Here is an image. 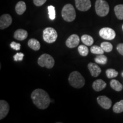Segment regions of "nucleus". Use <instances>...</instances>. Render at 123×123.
Returning <instances> with one entry per match:
<instances>
[{"label":"nucleus","instance_id":"nucleus-1","mask_svg":"<svg viewBox=\"0 0 123 123\" xmlns=\"http://www.w3.org/2000/svg\"><path fill=\"white\" fill-rule=\"evenodd\" d=\"M31 98L33 103L41 110H45L48 108L51 102L48 93L42 89L37 88L33 91Z\"/></svg>","mask_w":123,"mask_h":123},{"label":"nucleus","instance_id":"nucleus-2","mask_svg":"<svg viewBox=\"0 0 123 123\" xmlns=\"http://www.w3.org/2000/svg\"><path fill=\"white\" fill-rule=\"evenodd\" d=\"M69 83L75 88H82L85 84V79L78 71H73L70 74L68 78Z\"/></svg>","mask_w":123,"mask_h":123},{"label":"nucleus","instance_id":"nucleus-3","mask_svg":"<svg viewBox=\"0 0 123 123\" xmlns=\"http://www.w3.org/2000/svg\"><path fill=\"white\" fill-rule=\"evenodd\" d=\"M62 16L66 22H73L76 18V12L74 7L71 4H66L62 10Z\"/></svg>","mask_w":123,"mask_h":123},{"label":"nucleus","instance_id":"nucleus-4","mask_svg":"<svg viewBox=\"0 0 123 123\" xmlns=\"http://www.w3.org/2000/svg\"><path fill=\"white\" fill-rule=\"evenodd\" d=\"M96 13L100 17H105L110 12V6L104 0H96L95 2Z\"/></svg>","mask_w":123,"mask_h":123},{"label":"nucleus","instance_id":"nucleus-5","mask_svg":"<svg viewBox=\"0 0 123 123\" xmlns=\"http://www.w3.org/2000/svg\"><path fill=\"white\" fill-rule=\"evenodd\" d=\"M38 64L41 67H45L47 68H51L54 66V59L47 54H43L39 56L38 59Z\"/></svg>","mask_w":123,"mask_h":123},{"label":"nucleus","instance_id":"nucleus-6","mask_svg":"<svg viewBox=\"0 0 123 123\" xmlns=\"http://www.w3.org/2000/svg\"><path fill=\"white\" fill-rule=\"evenodd\" d=\"M58 38V33L53 27H47L43 31V38L46 42L53 43Z\"/></svg>","mask_w":123,"mask_h":123},{"label":"nucleus","instance_id":"nucleus-7","mask_svg":"<svg viewBox=\"0 0 123 123\" xmlns=\"http://www.w3.org/2000/svg\"><path fill=\"white\" fill-rule=\"evenodd\" d=\"M99 35L106 40H112L116 37V33L113 29L110 27H103L99 31Z\"/></svg>","mask_w":123,"mask_h":123},{"label":"nucleus","instance_id":"nucleus-8","mask_svg":"<svg viewBox=\"0 0 123 123\" xmlns=\"http://www.w3.org/2000/svg\"><path fill=\"white\" fill-rule=\"evenodd\" d=\"M76 8L80 11L86 12L91 7L90 0H75Z\"/></svg>","mask_w":123,"mask_h":123},{"label":"nucleus","instance_id":"nucleus-9","mask_svg":"<svg viewBox=\"0 0 123 123\" xmlns=\"http://www.w3.org/2000/svg\"><path fill=\"white\" fill-rule=\"evenodd\" d=\"M97 101L103 108L105 110H108L112 106V103L111 100L105 96H100L98 97Z\"/></svg>","mask_w":123,"mask_h":123},{"label":"nucleus","instance_id":"nucleus-10","mask_svg":"<svg viewBox=\"0 0 123 123\" xmlns=\"http://www.w3.org/2000/svg\"><path fill=\"white\" fill-rule=\"evenodd\" d=\"M12 23V18L8 14H5L0 18V29L1 30L8 27Z\"/></svg>","mask_w":123,"mask_h":123},{"label":"nucleus","instance_id":"nucleus-11","mask_svg":"<svg viewBox=\"0 0 123 123\" xmlns=\"http://www.w3.org/2000/svg\"><path fill=\"white\" fill-rule=\"evenodd\" d=\"M80 42L79 37L76 34H73L70 35L66 40V44L68 48H75L77 47Z\"/></svg>","mask_w":123,"mask_h":123},{"label":"nucleus","instance_id":"nucleus-12","mask_svg":"<svg viewBox=\"0 0 123 123\" xmlns=\"http://www.w3.org/2000/svg\"><path fill=\"white\" fill-rule=\"evenodd\" d=\"M10 106L6 101L1 100L0 101V120L4 119L8 114Z\"/></svg>","mask_w":123,"mask_h":123},{"label":"nucleus","instance_id":"nucleus-13","mask_svg":"<svg viewBox=\"0 0 123 123\" xmlns=\"http://www.w3.org/2000/svg\"><path fill=\"white\" fill-rule=\"evenodd\" d=\"M88 68L91 74L93 77H98L101 72V70L99 66L93 63H90L88 64Z\"/></svg>","mask_w":123,"mask_h":123},{"label":"nucleus","instance_id":"nucleus-14","mask_svg":"<svg viewBox=\"0 0 123 123\" xmlns=\"http://www.w3.org/2000/svg\"><path fill=\"white\" fill-rule=\"evenodd\" d=\"M28 36L27 31L24 29H18L14 32V38L18 41H24L26 39Z\"/></svg>","mask_w":123,"mask_h":123},{"label":"nucleus","instance_id":"nucleus-15","mask_svg":"<svg viewBox=\"0 0 123 123\" xmlns=\"http://www.w3.org/2000/svg\"><path fill=\"white\" fill-rule=\"evenodd\" d=\"M107 84L102 79H98L95 80L92 84V88L97 92L101 91L106 87Z\"/></svg>","mask_w":123,"mask_h":123},{"label":"nucleus","instance_id":"nucleus-16","mask_svg":"<svg viewBox=\"0 0 123 123\" xmlns=\"http://www.w3.org/2000/svg\"><path fill=\"white\" fill-rule=\"evenodd\" d=\"M15 11L18 15H22L26 10V5L24 1H19L15 6Z\"/></svg>","mask_w":123,"mask_h":123},{"label":"nucleus","instance_id":"nucleus-17","mask_svg":"<svg viewBox=\"0 0 123 123\" xmlns=\"http://www.w3.org/2000/svg\"><path fill=\"white\" fill-rule=\"evenodd\" d=\"M29 47L34 51L39 50L41 48V44L39 41L34 38L30 39L28 41Z\"/></svg>","mask_w":123,"mask_h":123},{"label":"nucleus","instance_id":"nucleus-18","mask_svg":"<svg viewBox=\"0 0 123 123\" xmlns=\"http://www.w3.org/2000/svg\"><path fill=\"white\" fill-rule=\"evenodd\" d=\"M114 11L116 17L119 19H123V4L116 5L114 8Z\"/></svg>","mask_w":123,"mask_h":123},{"label":"nucleus","instance_id":"nucleus-19","mask_svg":"<svg viewBox=\"0 0 123 123\" xmlns=\"http://www.w3.org/2000/svg\"><path fill=\"white\" fill-rule=\"evenodd\" d=\"M110 86L111 88L116 91H121L123 89V86L119 81L115 79H112L110 81Z\"/></svg>","mask_w":123,"mask_h":123},{"label":"nucleus","instance_id":"nucleus-20","mask_svg":"<svg viewBox=\"0 0 123 123\" xmlns=\"http://www.w3.org/2000/svg\"><path fill=\"white\" fill-rule=\"evenodd\" d=\"M81 40L85 45L88 46H91L93 43V42H94L93 38L91 36H90V35L87 34L82 35L81 37Z\"/></svg>","mask_w":123,"mask_h":123},{"label":"nucleus","instance_id":"nucleus-21","mask_svg":"<svg viewBox=\"0 0 123 123\" xmlns=\"http://www.w3.org/2000/svg\"><path fill=\"white\" fill-rule=\"evenodd\" d=\"M95 62L98 64H105L107 63V57L103 54L98 55L95 58Z\"/></svg>","mask_w":123,"mask_h":123},{"label":"nucleus","instance_id":"nucleus-22","mask_svg":"<svg viewBox=\"0 0 123 123\" xmlns=\"http://www.w3.org/2000/svg\"><path fill=\"white\" fill-rule=\"evenodd\" d=\"M113 112L116 113H120L123 112V100L117 102L113 107Z\"/></svg>","mask_w":123,"mask_h":123},{"label":"nucleus","instance_id":"nucleus-23","mask_svg":"<svg viewBox=\"0 0 123 123\" xmlns=\"http://www.w3.org/2000/svg\"><path fill=\"white\" fill-rule=\"evenodd\" d=\"M101 47L103 49L104 52L110 53L113 50V45L112 43L108 42H103L101 43Z\"/></svg>","mask_w":123,"mask_h":123},{"label":"nucleus","instance_id":"nucleus-24","mask_svg":"<svg viewBox=\"0 0 123 123\" xmlns=\"http://www.w3.org/2000/svg\"><path fill=\"white\" fill-rule=\"evenodd\" d=\"M91 52L92 54H97V55H100V54H103L104 53V51L103 49L99 46L95 45L92 46L90 49Z\"/></svg>","mask_w":123,"mask_h":123},{"label":"nucleus","instance_id":"nucleus-25","mask_svg":"<svg viewBox=\"0 0 123 123\" xmlns=\"http://www.w3.org/2000/svg\"><path fill=\"white\" fill-rule=\"evenodd\" d=\"M78 51H79V54L83 56H86L88 54V49L87 46L85 45H80L78 47Z\"/></svg>","mask_w":123,"mask_h":123},{"label":"nucleus","instance_id":"nucleus-26","mask_svg":"<svg viewBox=\"0 0 123 123\" xmlns=\"http://www.w3.org/2000/svg\"><path fill=\"white\" fill-rule=\"evenodd\" d=\"M106 75L107 78L109 79L116 78L118 75V72L115 70V69L109 68L106 70Z\"/></svg>","mask_w":123,"mask_h":123},{"label":"nucleus","instance_id":"nucleus-27","mask_svg":"<svg viewBox=\"0 0 123 123\" xmlns=\"http://www.w3.org/2000/svg\"><path fill=\"white\" fill-rule=\"evenodd\" d=\"M49 12V18L51 20H54L56 17V13H55V9L54 6L50 5L47 7Z\"/></svg>","mask_w":123,"mask_h":123},{"label":"nucleus","instance_id":"nucleus-28","mask_svg":"<svg viewBox=\"0 0 123 123\" xmlns=\"http://www.w3.org/2000/svg\"><path fill=\"white\" fill-rule=\"evenodd\" d=\"M25 55L22 53H18L13 56V58L14 61H22L24 59Z\"/></svg>","mask_w":123,"mask_h":123},{"label":"nucleus","instance_id":"nucleus-29","mask_svg":"<svg viewBox=\"0 0 123 123\" xmlns=\"http://www.w3.org/2000/svg\"><path fill=\"white\" fill-rule=\"evenodd\" d=\"M10 47H11L12 49H13V50L18 51L20 50L21 49V44L19 43H17L15 42H12L10 44Z\"/></svg>","mask_w":123,"mask_h":123},{"label":"nucleus","instance_id":"nucleus-30","mask_svg":"<svg viewBox=\"0 0 123 123\" xmlns=\"http://www.w3.org/2000/svg\"><path fill=\"white\" fill-rule=\"evenodd\" d=\"M47 0H33V2L37 6H41L46 2Z\"/></svg>","mask_w":123,"mask_h":123},{"label":"nucleus","instance_id":"nucleus-31","mask_svg":"<svg viewBox=\"0 0 123 123\" xmlns=\"http://www.w3.org/2000/svg\"><path fill=\"white\" fill-rule=\"evenodd\" d=\"M117 50L121 55H123V43H119L116 47Z\"/></svg>","mask_w":123,"mask_h":123},{"label":"nucleus","instance_id":"nucleus-32","mask_svg":"<svg viewBox=\"0 0 123 123\" xmlns=\"http://www.w3.org/2000/svg\"><path fill=\"white\" fill-rule=\"evenodd\" d=\"M121 75H122V76L123 77V72L122 73H121Z\"/></svg>","mask_w":123,"mask_h":123},{"label":"nucleus","instance_id":"nucleus-33","mask_svg":"<svg viewBox=\"0 0 123 123\" xmlns=\"http://www.w3.org/2000/svg\"><path fill=\"white\" fill-rule=\"evenodd\" d=\"M122 29H123V26H122Z\"/></svg>","mask_w":123,"mask_h":123}]
</instances>
